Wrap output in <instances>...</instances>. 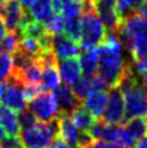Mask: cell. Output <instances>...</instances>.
<instances>
[{"mask_svg": "<svg viewBox=\"0 0 147 148\" xmlns=\"http://www.w3.org/2000/svg\"><path fill=\"white\" fill-rule=\"evenodd\" d=\"M58 118V116H56ZM59 136L58 119L49 123H38L33 127L21 132V141L27 147H49Z\"/></svg>", "mask_w": 147, "mask_h": 148, "instance_id": "3957f363", "label": "cell"}, {"mask_svg": "<svg viewBox=\"0 0 147 148\" xmlns=\"http://www.w3.org/2000/svg\"><path fill=\"white\" fill-rule=\"evenodd\" d=\"M23 15V8L21 5L20 0H5L4 9L0 17L3 18L5 27L10 32H16L20 25V21Z\"/></svg>", "mask_w": 147, "mask_h": 148, "instance_id": "9c48e42d", "label": "cell"}, {"mask_svg": "<svg viewBox=\"0 0 147 148\" xmlns=\"http://www.w3.org/2000/svg\"><path fill=\"white\" fill-rule=\"evenodd\" d=\"M109 96L107 92H92L85 100L82 105L96 120H101L106 113Z\"/></svg>", "mask_w": 147, "mask_h": 148, "instance_id": "4fadbf2b", "label": "cell"}, {"mask_svg": "<svg viewBox=\"0 0 147 148\" xmlns=\"http://www.w3.org/2000/svg\"><path fill=\"white\" fill-rule=\"evenodd\" d=\"M48 148H70V147L67 146L64 141H61L60 138H56V140H55Z\"/></svg>", "mask_w": 147, "mask_h": 148, "instance_id": "836d02e7", "label": "cell"}, {"mask_svg": "<svg viewBox=\"0 0 147 148\" xmlns=\"http://www.w3.org/2000/svg\"><path fill=\"white\" fill-rule=\"evenodd\" d=\"M19 48L33 58H38L41 54V47L38 40L31 38V37H20Z\"/></svg>", "mask_w": 147, "mask_h": 148, "instance_id": "4316f807", "label": "cell"}, {"mask_svg": "<svg viewBox=\"0 0 147 148\" xmlns=\"http://www.w3.org/2000/svg\"><path fill=\"white\" fill-rule=\"evenodd\" d=\"M64 23H65L64 16L61 14L53 12V15L43 22V26L45 28V32H48L49 34L60 36L64 32Z\"/></svg>", "mask_w": 147, "mask_h": 148, "instance_id": "44dd1931", "label": "cell"}, {"mask_svg": "<svg viewBox=\"0 0 147 148\" xmlns=\"http://www.w3.org/2000/svg\"><path fill=\"white\" fill-rule=\"evenodd\" d=\"M58 70H59V75L61 81L64 84L69 86L74 84L81 76V66L78 58H69V59L60 60L58 62Z\"/></svg>", "mask_w": 147, "mask_h": 148, "instance_id": "5bb4252c", "label": "cell"}, {"mask_svg": "<svg viewBox=\"0 0 147 148\" xmlns=\"http://www.w3.org/2000/svg\"><path fill=\"white\" fill-rule=\"evenodd\" d=\"M90 80H91L92 92H107L108 89H110V87L107 84V82L99 75H93L92 77H90Z\"/></svg>", "mask_w": 147, "mask_h": 148, "instance_id": "f546056e", "label": "cell"}, {"mask_svg": "<svg viewBox=\"0 0 147 148\" xmlns=\"http://www.w3.org/2000/svg\"><path fill=\"white\" fill-rule=\"evenodd\" d=\"M5 135H6V132H5V130L1 127V126H0V145H1V142L4 141L5 137H6Z\"/></svg>", "mask_w": 147, "mask_h": 148, "instance_id": "74e56055", "label": "cell"}, {"mask_svg": "<svg viewBox=\"0 0 147 148\" xmlns=\"http://www.w3.org/2000/svg\"><path fill=\"white\" fill-rule=\"evenodd\" d=\"M101 140L118 145L122 148H134L135 146V140L129 135L124 126L119 125H106Z\"/></svg>", "mask_w": 147, "mask_h": 148, "instance_id": "30bf717a", "label": "cell"}, {"mask_svg": "<svg viewBox=\"0 0 147 148\" xmlns=\"http://www.w3.org/2000/svg\"><path fill=\"white\" fill-rule=\"evenodd\" d=\"M0 126L5 130V132H8L10 136H15L20 134V124L17 115L15 114L14 110L10 108L5 107L0 103Z\"/></svg>", "mask_w": 147, "mask_h": 148, "instance_id": "9a60e30c", "label": "cell"}, {"mask_svg": "<svg viewBox=\"0 0 147 148\" xmlns=\"http://www.w3.org/2000/svg\"><path fill=\"white\" fill-rule=\"evenodd\" d=\"M135 66H136V71H137V73H140L144 78H147V56L145 58V59L135 62Z\"/></svg>", "mask_w": 147, "mask_h": 148, "instance_id": "d6a6232c", "label": "cell"}, {"mask_svg": "<svg viewBox=\"0 0 147 148\" xmlns=\"http://www.w3.org/2000/svg\"><path fill=\"white\" fill-rule=\"evenodd\" d=\"M58 126H59V136L58 138L64 141L70 148H78V137L80 134L74 125L70 115L59 114L58 115Z\"/></svg>", "mask_w": 147, "mask_h": 148, "instance_id": "8fae6325", "label": "cell"}, {"mask_svg": "<svg viewBox=\"0 0 147 148\" xmlns=\"http://www.w3.org/2000/svg\"><path fill=\"white\" fill-rule=\"evenodd\" d=\"M5 36H6V27H5V23H4L3 18L0 17V40H1Z\"/></svg>", "mask_w": 147, "mask_h": 148, "instance_id": "e575fe53", "label": "cell"}, {"mask_svg": "<svg viewBox=\"0 0 147 148\" xmlns=\"http://www.w3.org/2000/svg\"><path fill=\"white\" fill-rule=\"evenodd\" d=\"M53 94L59 107V114L71 115L72 112H75L77 108L82 107V103L74 96L71 88L66 84H60Z\"/></svg>", "mask_w": 147, "mask_h": 148, "instance_id": "ba28073f", "label": "cell"}, {"mask_svg": "<svg viewBox=\"0 0 147 148\" xmlns=\"http://www.w3.org/2000/svg\"><path fill=\"white\" fill-rule=\"evenodd\" d=\"M17 119H19L20 127L22 129V131L33 127V126L37 124L36 116L32 114V112H31V110H27V109H25L23 112H21L20 115L17 116Z\"/></svg>", "mask_w": 147, "mask_h": 148, "instance_id": "f1b7e54d", "label": "cell"}, {"mask_svg": "<svg viewBox=\"0 0 147 148\" xmlns=\"http://www.w3.org/2000/svg\"><path fill=\"white\" fill-rule=\"evenodd\" d=\"M30 110L41 123H49L59 115V107L53 93L43 92L30 102Z\"/></svg>", "mask_w": 147, "mask_h": 148, "instance_id": "5b68a950", "label": "cell"}, {"mask_svg": "<svg viewBox=\"0 0 147 148\" xmlns=\"http://www.w3.org/2000/svg\"><path fill=\"white\" fill-rule=\"evenodd\" d=\"M135 148H147V136L144 137L142 140H140V141H139V143L136 145Z\"/></svg>", "mask_w": 147, "mask_h": 148, "instance_id": "d590c367", "label": "cell"}, {"mask_svg": "<svg viewBox=\"0 0 147 148\" xmlns=\"http://www.w3.org/2000/svg\"><path fill=\"white\" fill-rule=\"evenodd\" d=\"M64 32L67 38H70L71 40L78 44L81 38V16L65 18Z\"/></svg>", "mask_w": 147, "mask_h": 148, "instance_id": "7402d4cb", "label": "cell"}, {"mask_svg": "<svg viewBox=\"0 0 147 148\" xmlns=\"http://www.w3.org/2000/svg\"><path fill=\"white\" fill-rule=\"evenodd\" d=\"M145 1L146 0H118V10L120 16L123 17V20L128 18L134 15Z\"/></svg>", "mask_w": 147, "mask_h": 148, "instance_id": "d4e9b609", "label": "cell"}, {"mask_svg": "<svg viewBox=\"0 0 147 148\" xmlns=\"http://www.w3.org/2000/svg\"><path fill=\"white\" fill-rule=\"evenodd\" d=\"M37 1V0H20V3L22 6H26V8H28V6H32V5Z\"/></svg>", "mask_w": 147, "mask_h": 148, "instance_id": "8d00e7d4", "label": "cell"}, {"mask_svg": "<svg viewBox=\"0 0 147 148\" xmlns=\"http://www.w3.org/2000/svg\"><path fill=\"white\" fill-rule=\"evenodd\" d=\"M80 60L81 71L85 73L86 77H92L96 75V71L98 70V53L97 48L83 50V53L78 58Z\"/></svg>", "mask_w": 147, "mask_h": 148, "instance_id": "2e32d148", "label": "cell"}, {"mask_svg": "<svg viewBox=\"0 0 147 148\" xmlns=\"http://www.w3.org/2000/svg\"><path fill=\"white\" fill-rule=\"evenodd\" d=\"M93 5L107 34H118L124 22L118 10V0H93Z\"/></svg>", "mask_w": 147, "mask_h": 148, "instance_id": "277c9868", "label": "cell"}, {"mask_svg": "<svg viewBox=\"0 0 147 148\" xmlns=\"http://www.w3.org/2000/svg\"><path fill=\"white\" fill-rule=\"evenodd\" d=\"M92 1H93V0H92Z\"/></svg>", "mask_w": 147, "mask_h": 148, "instance_id": "60d3db41", "label": "cell"}, {"mask_svg": "<svg viewBox=\"0 0 147 148\" xmlns=\"http://www.w3.org/2000/svg\"><path fill=\"white\" fill-rule=\"evenodd\" d=\"M27 148H42V147H27Z\"/></svg>", "mask_w": 147, "mask_h": 148, "instance_id": "ab89813d", "label": "cell"}, {"mask_svg": "<svg viewBox=\"0 0 147 148\" xmlns=\"http://www.w3.org/2000/svg\"><path fill=\"white\" fill-rule=\"evenodd\" d=\"M87 148H122V147L118 145L110 143V142L102 141V140H94Z\"/></svg>", "mask_w": 147, "mask_h": 148, "instance_id": "1f68e13d", "label": "cell"}, {"mask_svg": "<svg viewBox=\"0 0 147 148\" xmlns=\"http://www.w3.org/2000/svg\"><path fill=\"white\" fill-rule=\"evenodd\" d=\"M53 53L56 60H64L69 58H75L80 54V45L75 43L66 36H53Z\"/></svg>", "mask_w": 147, "mask_h": 148, "instance_id": "7c38bea8", "label": "cell"}, {"mask_svg": "<svg viewBox=\"0 0 147 148\" xmlns=\"http://www.w3.org/2000/svg\"><path fill=\"white\" fill-rule=\"evenodd\" d=\"M123 126L134 140H142L147 135V118H134L126 120Z\"/></svg>", "mask_w": 147, "mask_h": 148, "instance_id": "ffe728a7", "label": "cell"}, {"mask_svg": "<svg viewBox=\"0 0 147 148\" xmlns=\"http://www.w3.org/2000/svg\"><path fill=\"white\" fill-rule=\"evenodd\" d=\"M53 3L52 0H37L30 8V14L37 22H44L53 15Z\"/></svg>", "mask_w": 147, "mask_h": 148, "instance_id": "ac0fdd59", "label": "cell"}, {"mask_svg": "<svg viewBox=\"0 0 147 148\" xmlns=\"http://www.w3.org/2000/svg\"><path fill=\"white\" fill-rule=\"evenodd\" d=\"M109 100L106 113L102 116V121L107 125H119L123 124L125 118V103L124 96L118 87H112L109 89Z\"/></svg>", "mask_w": 147, "mask_h": 148, "instance_id": "52a82bcc", "label": "cell"}, {"mask_svg": "<svg viewBox=\"0 0 147 148\" xmlns=\"http://www.w3.org/2000/svg\"><path fill=\"white\" fill-rule=\"evenodd\" d=\"M70 118L74 125L76 126V129H78L81 132H88L92 127V125L94 124V121H96V119L82 107L77 108L75 112H72Z\"/></svg>", "mask_w": 147, "mask_h": 148, "instance_id": "d6986e66", "label": "cell"}, {"mask_svg": "<svg viewBox=\"0 0 147 148\" xmlns=\"http://www.w3.org/2000/svg\"><path fill=\"white\" fill-rule=\"evenodd\" d=\"M20 44V34L17 32H9L0 40V50L8 54H14L19 49Z\"/></svg>", "mask_w": 147, "mask_h": 148, "instance_id": "484cf974", "label": "cell"}, {"mask_svg": "<svg viewBox=\"0 0 147 148\" xmlns=\"http://www.w3.org/2000/svg\"><path fill=\"white\" fill-rule=\"evenodd\" d=\"M0 148H23V143L21 141V137L15 135V136H8L5 137L4 141L1 142Z\"/></svg>", "mask_w": 147, "mask_h": 148, "instance_id": "4dcf8cb0", "label": "cell"}, {"mask_svg": "<svg viewBox=\"0 0 147 148\" xmlns=\"http://www.w3.org/2000/svg\"><path fill=\"white\" fill-rule=\"evenodd\" d=\"M61 15L65 18L80 17L83 11V0H61Z\"/></svg>", "mask_w": 147, "mask_h": 148, "instance_id": "cb8c5ba5", "label": "cell"}, {"mask_svg": "<svg viewBox=\"0 0 147 148\" xmlns=\"http://www.w3.org/2000/svg\"><path fill=\"white\" fill-rule=\"evenodd\" d=\"M122 49L123 45L117 34H107L104 40L97 47L98 75L110 88L118 86L126 64L123 59Z\"/></svg>", "mask_w": 147, "mask_h": 148, "instance_id": "6da1fadb", "label": "cell"}, {"mask_svg": "<svg viewBox=\"0 0 147 148\" xmlns=\"http://www.w3.org/2000/svg\"><path fill=\"white\" fill-rule=\"evenodd\" d=\"M60 81L61 78L59 75V70H58V65L47 66L43 69L41 78V87L43 92L55 91L60 86Z\"/></svg>", "mask_w": 147, "mask_h": 148, "instance_id": "e0dca14e", "label": "cell"}, {"mask_svg": "<svg viewBox=\"0 0 147 148\" xmlns=\"http://www.w3.org/2000/svg\"><path fill=\"white\" fill-rule=\"evenodd\" d=\"M0 103L14 112H23L27 105L22 87L10 80L0 82Z\"/></svg>", "mask_w": 147, "mask_h": 148, "instance_id": "8992f818", "label": "cell"}, {"mask_svg": "<svg viewBox=\"0 0 147 148\" xmlns=\"http://www.w3.org/2000/svg\"><path fill=\"white\" fill-rule=\"evenodd\" d=\"M107 36L102 21L96 11L83 12L81 17V38L78 42L80 49H93L102 43Z\"/></svg>", "mask_w": 147, "mask_h": 148, "instance_id": "7a4b0ae2", "label": "cell"}, {"mask_svg": "<svg viewBox=\"0 0 147 148\" xmlns=\"http://www.w3.org/2000/svg\"><path fill=\"white\" fill-rule=\"evenodd\" d=\"M144 87H145V96L147 99V78H144Z\"/></svg>", "mask_w": 147, "mask_h": 148, "instance_id": "f35d334b", "label": "cell"}, {"mask_svg": "<svg viewBox=\"0 0 147 148\" xmlns=\"http://www.w3.org/2000/svg\"><path fill=\"white\" fill-rule=\"evenodd\" d=\"M71 91L80 102L82 103L90 94L92 93V88H91V80L90 77H80L78 80L72 84Z\"/></svg>", "mask_w": 147, "mask_h": 148, "instance_id": "603a6c76", "label": "cell"}, {"mask_svg": "<svg viewBox=\"0 0 147 148\" xmlns=\"http://www.w3.org/2000/svg\"><path fill=\"white\" fill-rule=\"evenodd\" d=\"M14 70L12 56L0 50V82L9 80Z\"/></svg>", "mask_w": 147, "mask_h": 148, "instance_id": "83f0119b", "label": "cell"}]
</instances>
